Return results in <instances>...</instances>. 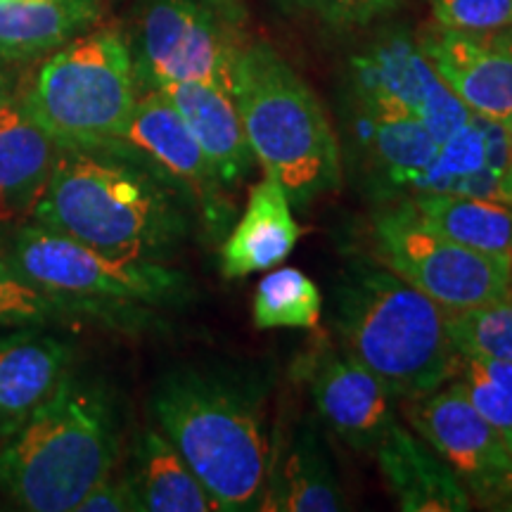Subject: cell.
<instances>
[{
    "instance_id": "cell-1",
    "label": "cell",
    "mask_w": 512,
    "mask_h": 512,
    "mask_svg": "<svg viewBox=\"0 0 512 512\" xmlns=\"http://www.w3.org/2000/svg\"><path fill=\"white\" fill-rule=\"evenodd\" d=\"M188 195L128 143L60 147L31 221L117 259L164 261L188 235Z\"/></svg>"
},
{
    "instance_id": "cell-2",
    "label": "cell",
    "mask_w": 512,
    "mask_h": 512,
    "mask_svg": "<svg viewBox=\"0 0 512 512\" xmlns=\"http://www.w3.org/2000/svg\"><path fill=\"white\" fill-rule=\"evenodd\" d=\"M152 415L219 512L261 510L271 460L264 382L233 370H174L152 394Z\"/></svg>"
},
{
    "instance_id": "cell-3",
    "label": "cell",
    "mask_w": 512,
    "mask_h": 512,
    "mask_svg": "<svg viewBox=\"0 0 512 512\" xmlns=\"http://www.w3.org/2000/svg\"><path fill=\"white\" fill-rule=\"evenodd\" d=\"M119 453L114 396L95 377L69 370L22 425L0 439V489L29 512H76L110 477Z\"/></svg>"
},
{
    "instance_id": "cell-4",
    "label": "cell",
    "mask_w": 512,
    "mask_h": 512,
    "mask_svg": "<svg viewBox=\"0 0 512 512\" xmlns=\"http://www.w3.org/2000/svg\"><path fill=\"white\" fill-rule=\"evenodd\" d=\"M335 330L344 349L392 399L413 401L458 375L463 356L446 311L382 264L354 261L335 290Z\"/></svg>"
},
{
    "instance_id": "cell-5",
    "label": "cell",
    "mask_w": 512,
    "mask_h": 512,
    "mask_svg": "<svg viewBox=\"0 0 512 512\" xmlns=\"http://www.w3.org/2000/svg\"><path fill=\"white\" fill-rule=\"evenodd\" d=\"M230 93L254 159L278 178L292 204L306 207L339 188L342 155L323 107L285 57L261 41L242 43Z\"/></svg>"
},
{
    "instance_id": "cell-6",
    "label": "cell",
    "mask_w": 512,
    "mask_h": 512,
    "mask_svg": "<svg viewBox=\"0 0 512 512\" xmlns=\"http://www.w3.org/2000/svg\"><path fill=\"white\" fill-rule=\"evenodd\" d=\"M0 252L31 283L102 323H136L145 313L192 297L185 273L164 261L107 256L34 221L12 228Z\"/></svg>"
},
{
    "instance_id": "cell-7",
    "label": "cell",
    "mask_w": 512,
    "mask_h": 512,
    "mask_svg": "<svg viewBox=\"0 0 512 512\" xmlns=\"http://www.w3.org/2000/svg\"><path fill=\"white\" fill-rule=\"evenodd\" d=\"M19 100L60 147L121 143L138 100L131 46L112 29L76 36L53 50Z\"/></svg>"
},
{
    "instance_id": "cell-8",
    "label": "cell",
    "mask_w": 512,
    "mask_h": 512,
    "mask_svg": "<svg viewBox=\"0 0 512 512\" xmlns=\"http://www.w3.org/2000/svg\"><path fill=\"white\" fill-rule=\"evenodd\" d=\"M373 254L403 283L437 302L446 313L510 299L512 256L486 254L448 240L415 214L411 202L375 211Z\"/></svg>"
},
{
    "instance_id": "cell-9",
    "label": "cell",
    "mask_w": 512,
    "mask_h": 512,
    "mask_svg": "<svg viewBox=\"0 0 512 512\" xmlns=\"http://www.w3.org/2000/svg\"><path fill=\"white\" fill-rule=\"evenodd\" d=\"M242 43L238 0H145L131 50L138 88L183 81L230 88Z\"/></svg>"
},
{
    "instance_id": "cell-10",
    "label": "cell",
    "mask_w": 512,
    "mask_h": 512,
    "mask_svg": "<svg viewBox=\"0 0 512 512\" xmlns=\"http://www.w3.org/2000/svg\"><path fill=\"white\" fill-rule=\"evenodd\" d=\"M354 91L363 112L418 119L439 143L472 119L406 31L384 34L351 60Z\"/></svg>"
},
{
    "instance_id": "cell-11",
    "label": "cell",
    "mask_w": 512,
    "mask_h": 512,
    "mask_svg": "<svg viewBox=\"0 0 512 512\" xmlns=\"http://www.w3.org/2000/svg\"><path fill=\"white\" fill-rule=\"evenodd\" d=\"M408 422L451 467L472 505L503 510L512 491V456L458 382L408 401Z\"/></svg>"
},
{
    "instance_id": "cell-12",
    "label": "cell",
    "mask_w": 512,
    "mask_h": 512,
    "mask_svg": "<svg viewBox=\"0 0 512 512\" xmlns=\"http://www.w3.org/2000/svg\"><path fill=\"white\" fill-rule=\"evenodd\" d=\"M124 143L155 162L188 195L209 233L223 238L233 216V204L226 195L228 188L221 183L214 164L192 136L181 112L159 88H145L138 95L124 131Z\"/></svg>"
},
{
    "instance_id": "cell-13",
    "label": "cell",
    "mask_w": 512,
    "mask_h": 512,
    "mask_svg": "<svg viewBox=\"0 0 512 512\" xmlns=\"http://www.w3.org/2000/svg\"><path fill=\"white\" fill-rule=\"evenodd\" d=\"M418 46L472 114L512 117V27L470 34L434 24L418 36Z\"/></svg>"
},
{
    "instance_id": "cell-14",
    "label": "cell",
    "mask_w": 512,
    "mask_h": 512,
    "mask_svg": "<svg viewBox=\"0 0 512 512\" xmlns=\"http://www.w3.org/2000/svg\"><path fill=\"white\" fill-rule=\"evenodd\" d=\"M311 394L325 425L361 456H375L396 425L392 396L349 354L318 356L311 366Z\"/></svg>"
},
{
    "instance_id": "cell-15",
    "label": "cell",
    "mask_w": 512,
    "mask_h": 512,
    "mask_svg": "<svg viewBox=\"0 0 512 512\" xmlns=\"http://www.w3.org/2000/svg\"><path fill=\"white\" fill-rule=\"evenodd\" d=\"M512 159L503 121L472 114L463 128L439 143L437 157L411 183L406 197L420 192L484 197L501 202L505 174Z\"/></svg>"
},
{
    "instance_id": "cell-16",
    "label": "cell",
    "mask_w": 512,
    "mask_h": 512,
    "mask_svg": "<svg viewBox=\"0 0 512 512\" xmlns=\"http://www.w3.org/2000/svg\"><path fill=\"white\" fill-rule=\"evenodd\" d=\"M72 361L74 349L38 325L0 335V439L50 399Z\"/></svg>"
},
{
    "instance_id": "cell-17",
    "label": "cell",
    "mask_w": 512,
    "mask_h": 512,
    "mask_svg": "<svg viewBox=\"0 0 512 512\" xmlns=\"http://www.w3.org/2000/svg\"><path fill=\"white\" fill-rule=\"evenodd\" d=\"M159 91L181 112L221 183L228 190L238 188L256 159L230 88L211 81H183L166 83Z\"/></svg>"
},
{
    "instance_id": "cell-18",
    "label": "cell",
    "mask_w": 512,
    "mask_h": 512,
    "mask_svg": "<svg viewBox=\"0 0 512 512\" xmlns=\"http://www.w3.org/2000/svg\"><path fill=\"white\" fill-rule=\"evenodd\" d=\"M302 235L304 228L294 219L283 183L266 174L252 188L245 214L223 242V278L238 280L278 266L292 254Z\"/></svg>"
},
{
    "instance_id": "cell-19",
    "label": "cell",
    "mask_w": 512,
    "mask_h": 512,
    "mask_svg": "<svg viewBox=\"0 0 512 512\" xmlns=\"http://www.w3.org/2000/svg\"><path fill=\"white\" fill-rule=\"evenodd\" d=\"M389 494L406 512H467L472 498L427 441L399 422L375 451Z\"/></svg>"
},
{
    "instance_id": "cell-20",
    "label": "cell",
    "mask_w": 512,
    "mask_h": 512,
    "mask_svg": "<svg viewBox=\"0 0 512 512\" xmlns=\"http://www.w3.org/2000/svg\"><path fill=\"white\" fill-rule=\"evenodd\" d=\"M60 145L24 112L19 95L0 102V223L31 219Z\"/></svg>"
},
{
    "instance_id": "cell-21",
    "label": "cell",
    "mask_w": 512,
    "mask_h": 512,
    "mask_svg": "<svg viewBox=\"0 0 512 512\" xmlns=\"http://www.w3.org/2000/svg\"><path fill=\"white\" fill-rule=\"evenodd\" d=\"M261 510L337 512L347 510L337 472L313 422L299 425L285 446L271 451Z\"/></svg>"
},
{
    "instance_id": "cell-22",
    "label": "cell",
    "mask_w": 512,
    "mask_h": 512,
    "mask_svg": "<svg viewBox=\"0 0 512 512\" xmlns=\"http://www.w3.org/2000/svg\"><path fill=\"white\" fill-rule=\"evenodd\" d=\"M98 17L100 0H0V60L53 53Z\"/></svg>"
},
{
    "instance_id": "cell-23",
    "label": "cell",
    "mask_w": 512,
    "mask_h": 512,
    "mask_svg": "<svg viewBox=\"0 0 512 512\" xmlns=\"http://www.w3.org/2000/svg\"><path fill=\"white\" fill-rule=\"evenodd\" d=\"M140 512H219L176 446L159 430H145L136 444L133 470Z\"/></svg>"
},
{
    "instance_id": "cell-24",
    "label": "cell",
    "mask_w": 512,
    "mask_h": 512,
    "mask_svg": "<svg viewBox=\"0 0 512 512\" xmlns=\"http://www.w3.org/2000/svg\"><path fill=\"white\" fill-rule=\"evenodd\" d=\"M356 140L366 150L368 162H373L384 192L396 190L403 192V197L439 150V140L418 119L403 114L361 110L356 119Z\"/></svg>"
},
{
    "instance_id": "cell-25",
    "label": "cell",
    "mask_w": 512,
    "mask_h": 512,
    "mask_svg": "<svg viewBox=\"0 0 512 512\" xmlns=\"http://www.w3.org/2000/svg\"><path fill=\"white\" fill-rule=\"evenodd\" d=\"M427 226L470 249L512 256V207L484 197L420 192L406 197Z\"/></svg>"
},
{
    "instance_id": "cell-26",
    "label": "cell",
    "mask_w": 512,
    "mask_h": 512,
    "mask_svg": "<svg viewBox=\"0 0 512 512\" xmlns=\"http://www.w3.org/2000/svg\"><path fill=\"white\" fill-rule=\"evenodd\" d=\"M323 311V294L299 268L268 273L254 292L252 316L259 330L316 328Z\"/></svg>"
},
{
    "instance_id": "cell-27",
    "label": "cell",
    "mask_w": 512,
    "mask_h": 512,
    "mask_svg": "<svg viewBox=\"0 0 512 512\" xmlns=\"http://www.w3.org/2000/svg\"><path fill=\"white\" fill-rule=\"evenodd\" d=\"M72 318H83L74 304L31 283L0 252V328H27V325L46 328Z\"/></svg>"
},
{
    "instance_id": "cell-28",
    "label": "cell",
    "mask_w": 512,
    "mask_h": 512,
    "mask_svg": "<svg viewBox=\"0 0 512 512\" xmlns=\"http://www.w3.org/2000/svg\"><path fill=\"white\" fill-rule=\"evenodd\" d=\"M456 382L512 456V363L463 358Z\"/></svg>"
},
{
    "instance_id": "cell-29",
    "label": "cell",
    "mask_w": 512,
    "mask_h": 512,
    "mask_svg": "<svg viewBox=\"0 0 512 512\" xmlns=\"http://www.w3.org/2000/svg\"><path fill=\"white\" fill-rule=\"evenodd\" d=\"M446 330L463 358L512 363V297L477 309L446 313Z\"/></svg>"
},
{
    "instance_id": "cell-30",
    "label": "cell",
    "mask_w": 512,
    "mask_h": 512,
    "mask_svg": "<svg viewBox=\"0 0 512 512\" xmlns=\"http://www.w3.org/2000/svg\"><path fill=\"white\" fill-rule=\"evenodd\" d=\"M434 24L451 31H496L512 27V0H432Z\"/></svg>"
},
{
    "instance_id": "cell-31",
    "label": "cell",
    "mask_w": 512,
    "mask_h": 512,
    "mask_svg": "<svg viewBox=\"0 0 512 512\" xmlns=\"http://www.w3.org/2000/svg\"><path fill=\"white\" fill-rule=\"evenodd\" d=\"M290 3L294 8L309 12L325 27L358 29L394 15L403 0H290Z\"/></svg>"
},
{
    "instance_id": "cell-32",
    "label": "cell",
    "mask_w": 512,
    "mask_h": 512,
    "mask_svg": "<svg viewBox=\"0 0 512 512\" xmlns=\"http://www.w3.org/2000/svg\"><path fill=\"white\" fill-rule=\"evenodd\" d=\"M76 512H140V503L128 475H110L83 496Z\"/></svg>"
},
{
    "instance_id": "cell-33",
    "label": "cell",
    "mask_w": 512,
    "mask_h": 512,
    "mask_svg": "<svg viewBox=\"0 0 512 512\" xmlns=\"http://www.w3.org/2000/svg\"><path fill=\"white\" fill-rule=\"evenodd\" d=\"M10 93H12V88H10V76H8V72H5L3 67H0V102L8 98Z\"/></svg>"
},
{
    "instance_id": "cell-34",
    "label": "cell",
    "mask_w": 512,
    "mask_h": 512,
    "mask_svg": "<svg viewBox=\"0 0 512 512\" xmlns=\"http://www.w3.org/2000/svg\"><path fill=\"white\" fill-rule=\"evenodd\" d=\"M505 126V136H508V147H510V159H512V117L503 121Z\"/></svg>"
},
{
    "instance_id": "cell-35",
    "label": "cell",
    "mask_w": 512,
    "mask_h": 512,
    "mask_svg": "<svg viewBox=\"0 0 512 512\" xmlns=\"http://www.w3.org/2000/svg\"><path fill=\"white\" fill-rule=\"evenodd\" d=\"M503 510H508V512H512V491H510V498H508V503H505V508Z\"/></svg>"
},
{
    "instance_id": "cell-36",
    "label": "cell",
    "mask_w": 512,
    "mask_h": 512,
    "mask_svg": "<svg viewBox=\"0 0 512 512\" xmlns=\"http://www.w3.org/2000/svg\"><path fill=\"white\" fill-rule=\"evenodd\" d=\"M510 297H512V294H510Z\"/></svg>"
}]
</instances>
